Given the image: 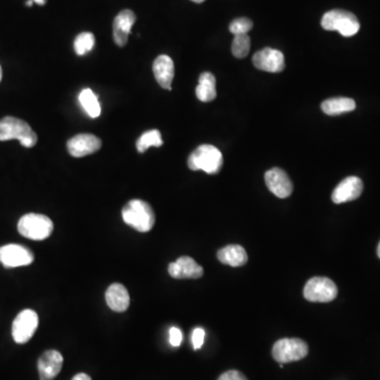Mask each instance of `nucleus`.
<instances>
[{"label":"nucleus","mask_w":380,"mask_h":380,"mask_svg":"<svg viewBox=\"0 0 380 380\" xmlns=\"http://www.w3.org/2000/svg\"><path fill=\"white\" fill-rule=\"evenodd\" d=\"M122 215L125 223L139 233H148L155 226V211L145 201H129L123 208Z\"/></svg>","instance_id":"nucleus-1"},{"label":"nucleus","mask_w":380,"mask_h":380,"mask_svg":"<svg viewBox=\"0 0 380 380\" xmlns=\"http://www.w3.org/2000/svg\"><path fill=\"white\" fill-rule=\"evenodd\" d=\"M189 169L203 170L208 174H215L221 170L223 165V155L217 147L213 145L199 146L192 155H189Z\"/></svg>","instance_id":"nucleus-2"},{"label":"nucleus","mask_w":380,"mask_h":380,"mask_svg":"<svg viewBox=\"0 0 380 380\" xmlns=\"http://www.w3.org/2000/svg\"><path fill=\"white\" fill-rule=\"evenodd\" d=\"M18 139L24 147L32 148L36 145V133L24 121L14 116H6L0 121V141Z\"/></svg>","instance_id":"nucleus-3"},{"label":"nucleus","mask_w":380,"mask_h":380,"mask_svg":"<svg viewBox=\"0 0 380 380\" xmlns=\"http://www.w3.org/2000/svg\"><path fill=\"white\" fill-rule=\"evenodd\" d=\"M17 228L18 233L22 237L35 240V241H42L50 237L54 225H53L52 220L47 215H40V213H28L20 218Z\"/></svg>","instance_id":"nucleus-4"},{"label":"nucleus","mask_w":380,"mask_h":380,"mask_svg":"<svg viewBox=\"0 0 380 380\" xmlns=\"http://www.w3.org/2000/svg\"><path fill=\"white\" fill-rule=\"evenodd\" d=\"M321 26L326 31H337L342 36H354L360 29V24L354 14L344 10H332L324 14Z\"/></svg>","instance_id":"nucleus-5"},{"label":"nucleus","mask_w":380,"mask_h":380,"mask_svg":"<svg viewBox=\"0 0 380 380\" xmlns=\"http://www.w3.org/2000/svg\"><path fill=\"white\" fill-rule=\"evenodd\" d=\"M272 353L277 363H293L307 357L309 347L307 342L299 338L280 339L274 344Z\"/></svg>","instance_id":"nucleus-6"},{"label":"nucleus","mask_w":380,"mask_h":380,"mask_svg":"<svg viewBox=\"0 0 380 380\" xmlns=\"http://www.w3.org/2000/svg\"><path fill=\"white\" fill-rule=\"evenodd\" d=\"M303 295L311 302H330L338 295V289L330 279L326 277H314L304 287Z\"/></svg>","instance_id":"nucleus-7"},{"label":"nucleus","mask_w":380,"mask_h":380,"mask_svg":"<svg viewBox=\"0 0 380 380\" xmlns=\"http://www.w3.org/2000/svg\"><path fill=\"white\" fill-rule=\"evenodd\" d=\"M38 326V316L32 310H24L20 312L13 321L12 336L16 344H26Z\"/></svg>","instance_id":"nucleus-8"},{"label":"nucleus","mask_w":380,"mask_h":380,"mask_svg":"<svg viewBox=\"0 0 380 380\" xmlns=\"http://www.w3.org/2000/svg\"><path fill=\"white\" fill-rule=\"evenodd\" d=\"M34 254L29 248L20 244H8L0 248V263L8 268H20L30 265Z\"/></svg>","instance_id":"nucleus-9"},{"label":"nucleus","mask_w":380,"mask_h":380,"mask_svg":"<svg viewBox=\"0 0 380 380\" xmlns=\"http://www.w3.org/2000/svg\"><path fill=\"white\" fill-rule=\"evenodd\" d=\"M252 63L262 71L279 73L285 68L284 55L276 49L264 48L254 55Z\"/></svg>","instance_id":"nucleus-10"},{"label":"nucleus","mask_w":380,"mask_h":380,"mask_svg":"<svg viewBox=\"0 0 380 380\" xmlns=\"http://www.w3.org/2000/svg\"><path fill=\"white\" fill-rule=\"evenodd\" d=\"M68 151L74 158H83L96 153L102 148V141L90 133H81L68 141Z\"/></svg>","instance_id":"nucleus-11"},{"label":"nucleus","mask_w":380,"mask_h":380,"mask_svg":"<svg viewBox=\"0 0 380 380\" xmlns=\"http://www.w3.org/2000/svg\"><path fill=\"white\" fill-rule=\"evenodd\" d=\"M363 183L357 176H349L339 183L332 194V200L335 204L351 202L356 200L363 194Z\"/></svg>","instance_id":"nucleus-12"},{"label":"nucleus","mask_w":380,"mask_h":380,"mask_svg":"<svg viewBox=\"0 0 380 380\" xmlns=\"http://www.w3.org/2000/svg\"><path fill=\"white\" fill-rule=\"evenodd\" d=\"M265 183L275 196L280 199L289 198L293 192V183L281 168H273L265 174Z\"/></svg>","instance_id":"nucleus-13"},{"label":"nucleus","mask_w":380,"mask_h":380,"mask_svg":"<svg viewBox=\"0 0 380 380\" xmlns=\"http://www.w3.org/2000/svg\"><path fill=\"white\" fill-rule=\"evenodd\" d=\"M168 273L174 279H198L203 276L204 271L190 257H181L176 262L170 263Z\"/></svg>","instance_id":"nucleus-14"},{"label":"nucleus","mask_w":380,"mask_h":380,"mask_svg":"<svg viewBox=\"0 0 380 380\" xmlns=\"http://www.w3.org/2000/svg\"><path fill=\"white\" fill-rule=\"evenodd\" d=\"M63 358L59 351L49 350L38 359L37 367L40 380H53L63 367Z\"/></svg>","instance_id":"nucleus-15"},{"label":"nucleus","mask_w":380,"mask_h":380,"mask_svg":"<svg viewBox=\"0 0 380 380\" xmlns=\"http://www.w3.org/2000/svg\"><path fill=\"white\" fill-rule=\"evenodd\" d=\"M137 17L131 10H123L116 15L113 22V38L118 46H126L131 29Z\"/></svg>","instance_id":"nucleus-16"},{"label":"nucleus","mask_w":380,"mask_h":380,"mask_svg":"<svg viewBox=\"0 0 380 380\" xmlns=\"http://www.w3.org/2000/svg\"><path fill=\"white\" fill-rule=\"evenodd\" d=\"M153 74L158 84L163 89L172 90V84L174 77V63L167 55H160L153 63Z\"/></svg>","instance_id":"nucleus-17"},{"label":"nucleus","mask_w":380,"mask_h":380,"mask_svg":"<svg viewBox=\"0 0 380 380\" xmlns=\"http://www.w3.org/2000/svg\"><path fill=\"white\" fill-rule=\"evenodd\" d=\"M106 302L112 311L122 313L128 310L130 304V296L124 285L114 283L106 291Z\"/></svg>","instance_id":"nucleus-18"},{"label":"nucleus","mask_w":380,"mask_h":380,"mask_svg":"<svg viewBox=\"0 0 380 380\" xmlns=\"http://www.w3.org/2000/svg\"><path fill=\"white\" fill-rule=\"evenodd\" d=\"M217 256L220 262L233 268L243 266L248 260L246 250L241 245H236V244L222 248L218 252Z\"/></svg>","instance_id":"nucleus-19"},{"label":"nucleus","mask_w":380,"mask_h":380,"mask_svg":"<svg viewBox=\"0 0 380 380\" xmlns=\"http://www.w3.org/2000/svg\"><path fill=\"white\" fill-rule=\"evenodd\" d=\"M356 108V102L349 98H333L324 100L321 109L326 114L330 116H340L342 113L351 112Z\"/></svg>","instance_id":"nucleus-20"},{"label":"nucleus","mask_w":380,"mask_h":380,"mask_svg":"<svg viewBox=\"0 0 380 380\" xmlns=\"http://www.w3.org/2000/svg\"><path fill=\"white\" fill-rule=\"evenodd\" d=\"M197 98L201 102H213L217 98V88H215V77L211 72H204L199 79V85L196 89Z\"/></svg>","instance_id":"nucleus-21"},{"label":"nucleus","mask_w":380,"mask_h":380,"mask_svg":"<svg viewBox=\"0 0 380 380\" xmlns=\"http://www.w3.org/2000/svg\"><path fill=\"white\" fill-rule=\"evenodd\" d=\"M79 102L90 118L96 119L100 116L102 109H100V102H98V96L91 89H84L81 92Z\"/></svg>","instance_id":"nucleus-22"},{"label":"nucleus","mask_w":380,"mask_h":380,"mask_svg":"<svg viewBox=\"0 0 380 380\" xmlns=\"http://www.w3.org/2000/svg\"><path fill=\"white\" fill-rule=\"evenodd\" d=\"M162 145H163V139H162L161 132L157 129H153L143 133L137 139V149L139 153H144L148 148L161 147Z\"/></svg>","instance_id":"nucleus-23"},{"label":"nucleus","mask_w":380,"mask_h":380,"mask_svg":"<svg viewBox=\"0 0 380 380\" xmlns=\"http://www.w3.org/2000/svg\"><path fill=\"white\" fill-rule=\"evenodd\" d=\"M96 37L92 33L83 32L76 36L74 40V50L79 56L87 54L93 49Z\"/></svg>","instance_id":"nucleus-24"},{"label":"nucleus","mask_w":380,"mask_h":380,"mask_svg":"<svg viewBox=\"0 0 380 380\" xmlns=\"http://www.w3.org/2000/svg\"><path fill=\"white\" fill-rule=\"evenodd\" d=\"M250 50V38L248 34L236 35L234 38L231 52L237 59H244L248 56Z\"/></svg>","instance_id":"nucleus-25"},{"label":"nucleus","mask_w":380,"mask_h":380,"mask_svg":"<svg viewBox=\"0 0 380 380\" xmlns=\"http://www.w3.org/2000/svg\"><path fill=\"white\" fill-rule=\"evenodd\" d=\"M254 24L252 20H248L246 17L237 18V20L231 22V26H229V31L233 33L234 35H242L248 34L250 30H252Z\"/></svg>","instance_id":"nucleus-26"},{"label":"nucleus","mask_w":380,"mask_h":380,"mask_svg":"<svg viewBox=\"0 0 380 380\" xmlns=\"http://www.w3.org/2000/svg\"><path fill=\"white\" fill-rule=\"evenodd\" d=\"M205 330L202 328H196L192 330V342L195 350L202 348L204 344Z\"/></svg>","instance_id":"nucleus-27"},{"label":"nucleus","mask_w":380,"mask_h":380,"mask_svg":"<svg viewBox=\"0 0 380 380\" xmlns=\"http://www.w3.org/2000/svg\"><path fill=\"white\" fill-rule=\"evenodd\" d=\"M183 340L182 332H181L180 328H174L172 326L169 330V342L172 347L174 348H178L181 346Z\"/></svg>","instance_id":"nucleus-28"},{"label":"nucleus","mask_w":380,"mask_h":380,"mask_svg":"<svg viewBox=\"0 0 380 380\" xmlns=\"http://www.w3.org/2000/svg\"><path fill=\"white\" fill-rule=\"evenodd\" d=\"M218 380H248L241 372L236 371V370H231V371L225 372L222 374Z\"/></svg>","instance_id":"nucleus-29"},{"label":"nucleus","mask_w":380,"mask_h":380,"mask_svg":"<svg viewBox=\"0 0 380 380\" xmlns=\"http://www.w3.org/2000/svg\"><path fill=\"white\" fill-rule=\"evenodd\" d=\"M72 380H92V379L89 375H87V374L79 373V374H76V375L74 376L73 378H72Z\"/></svg>","instance_id":"nucleus-30"},{"label":"nucleus","mask_w":380,"mask_h":380,"mask_svg":"<svg viewBox=\"0 0 380 380\" xmlns=\"http://www.w3.org/2000/svg\"><path fill=\"white\" fill-rule=\"evenodd\" d=\"M35 3H37V5L40 6H44L46 5L47 0H33Z\"/></svg>","instance_id":"nucleus-31"},{"label":"nucleus","mask_w":380,"mask_h":380,"mask_svg":"<svg viewBox=\"0 0 380 380\" xmlns=\"http://www.w3.org/2000/svg\"><path fill=\"white\" fill-rule=\"evenodd\" d=\"M33 3H34V1H33V0H28L26 5L28 6V7H32Z\"/></svg>","instance_id":"nucleus-32"},{"label":"nucleus","mask_w":380,"mask_h":380,"mask_svg":"<svg viewBox=\"0 0 380 380\" xmlns=\"http://www.w3.org/2000/svg\"><path fill=\"white\" fill-rule=\"evenodd\" d=\"M192 1L196 3H204L205 0H192Z\"/></svg>","instance_id":"nucleus-33"},{"label":"nucleus","mask_w":380,"mask_h":380,"mask_svg":"<svg viewBox=\"0 0 380 380\" xmlns=\"http://www.w3.org/2000/svg\"><path fill=\"white\" fill-rule=\"evenodd\" d=\"M1 79H3V69H1V66H0V82H1Z\"/></svg>","instance_id":"nucleus-34"},{"label":"nucleus","mask_w":380,"mask_h":380,"mask_svg":"<svg viewBox=\"0 0 380 380\" xmlns=\"http://www.w3.org/2000/svg\"><path fill=\"white\" fill-rule=\"evenodd\" d=\"M377 254H378V257H379L380 258V242H379V245H378V248H377Z\"/></svg>","instance_id":"nucleus-35"}]
</instances>
